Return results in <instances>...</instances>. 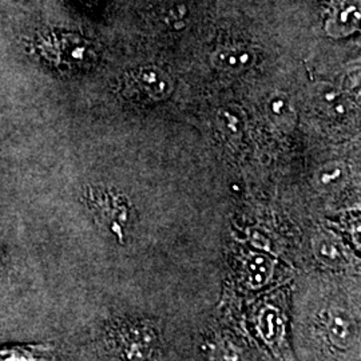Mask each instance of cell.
I'll return each mask as SVG.
<instances>
[{
    "label": "cell",
    "instance_id": "obj_1",
    "mask_svg": "<svg viewBox=\"0 0 361 361\" xmlns=\"http://www.w3.org/2000/svg\"><path fill=\"white\" fill-rule=\"evenodd\" d=\"M110 343L122 361H150L157 347V332L147 324H119Z\"/></svg>",
    "mask_w": 361,
    "mask_h": 361
},
{
    "label": "cell",
    "instance_id": "obj_2",
    "mask_svg": "<svg viewBox=\"0 0 361 361\" xmlns=\"http://www.w3.org/2000/svg\"><path fill=\"white\" fill-rule=\"evenodd\" d=\"M89 201L98 222L122 240L130 219L129 205L125 198L109 190H94L90 192Z\"/></svg>",
    "mask_w": 361,
    "mask_h": 361
},
{
    "label": "cell",
    "instance_id": "obj_3",
    "mask_svg": "<svg viewBox=\"0 0 361 361\" xmlns=\"http://www.w3.org/2000/svg\"><path fill=\"white\" fill-rule=\"evenodd\" d=\"M129 86L153 101L165 99L173 91L171 79L153 66H146L133 71L129 77Z\"/></svg>",
    "mask_w": 361,
    "mask_h": 361
},
{
    "label": "cell",
    "instance_id": "obj_4",
    "mask_svg": "<svg viewBox=\"0 0 361 361\" xmlns=\"http://www.w3.org/2000/svg\"><path fill=\"white\" fill-rule=\"evenodd\" d=\"M324 334L331 347L345 352L353 347L356 328L353 320L344 310H328L324 316Z\"/></svg>",
    "mask_w": 361,
    "mask_h": 361
},
{
    "label": "cell",
    "instance_id": "obj_5",
    "mask_svg": "<svg viewBox=\"0 0 361 361\" xmlns=\"http://www.w3.org/2000/svg\"><path fill=\"white\" fill-rule=\"evenodd\" d=\"M0 361H58V350L51 343L0 345Z\"/></svg>",
    "mask_w": 361,
    "mask_h": 361
},
{
    "label": "cell",
    "instance_id": "obj_6",
    "mask_svg": "<svg viewBox=\"0 0 361 361\" xmlns=\"http://www.w3.org/2000/svg\"><path fill=\"white\" fill-rule=\"evenodd\" d=\"M213 62L224 71H243L252 65V54L243 47H224L213 54Z\"/></svg>",
    "mask_w": 361,
    "mask_h": 361
},
{
    "label": "cell",
    "instance_id": "obj_7",
    "mask_svg": "<svg viewBox=\"0 0 361 361\" xmlns=\"http://www.w3.org/2000/svg\"><path fill=\"white\" fill-rule=\"evenodd\" d=\"M56 58L62 59L65 56V65H71V62L80 63L85 62V59H87L89 56V47L86 46V43H83V40L78 38L56 39Z\"/></svg>",
    "mask_w": 361,
    "mask_h": 361
},
{
    "label": "cell",
    "instance_id": "obj_8",
    "mask_svg": "<svg viewBox=\"0 0 361 361\" xmlns=\"http://www.w3.org/2000/svg\"><path fill=\"white\" fill-rule=\"evenodd\" d=\"M245 271L249 284L253 288H258L269 281L271 277V264L268 258L255 255L246 261Z\"/></svg>",
    "mask_w": 361,
    "mask_h": 361
},
{
    "label": "cell",
    "instance_id": "obj_9",
    "mask_svg": "<svg viewBox=\"0 0 361 361\" xmlns=\"http://www.w3.org/2000/svg\"><path fill=\"white\" fill-rule=\"evenodd\" d=\"M212 361H243L244 350L231 338H219L210 352Z\"/></svg>",
    "mask_w": 361,
    "mask_h": 361
},
{
    "label": "cell",
    "instance_id": "obj_10",
    "mask_svg": "<svg viewBox=\"0 0 361 361\" xmlns=\"http://www.w3.org/2000/svg\"><path fill=\"white\" fill-rule=\"evenodd\" d=\"M268 316L262 319L261 322V332L264 338L268 341V343H276L280 337V325H279V319L276 317V314L268 310Z\"/></svg>",
    "mask_w": 361,
    "mask_h": 361
},
{
    "label": "cell",
    "instance_id": "obj_11",
    "mask_svg": "<svg viewBox=\"0 0 361 361\" xmlns=\"http://www.w3.org/2000/svg\"><path fill=\"white\" fill-rule=\"evenodd\" d=\"M268 113L273 121H280V118H290V107L283 97H274L268 104Z\"/></svg>",
    "mask_w": 361,
    "mask_h": 361
},
{
    "label": "cell",
    "instance_id": "obj_12",
    "mask_svg": "<svg viewBox=\"0 0 361 361\" xmlns=\"http://www.w3.org/2000/svg\"><path fill=\"white\" fill-rule=\"evenodd\" d=\"M338 247H340V246L337 245L334 241H329V240H323V241L319 244L320 255H322L325 259L332 261V262H336V261L341 259V252H340Z\"/></svg>",
    "mask_w": 361,
    "mask_h": 361
},
{
    "label": "cell",
    "instance_id": "obj_13",
    "mask_svg": "<svg viewBox=\"0 0 361 361\" xmlns=\"http://www.w3.org/2000/svg\"><path fill=\"white\" fill-rule=\"evenodd\" d=\"M219 121L222 123V129L224 131H229V133H234L238 134L240 133V119L235 116L231 114L229 111H225L219 116Z\"/></svg>",
    "mask_w": 361,
    "mask_h": 361
},
{
    "label": "cell",
    "instance_id": "obj_14",
    "mask_svg": "<svg viewBox=\"0 0 361 361\" xmlns=\"http://www.w3.org/2000/svg\"><path fill=\"white\" fill-rule=\"evenodd\" d=\"M343 170L337 166H332L331 169H325L322 174V183L323 185H329L332 182H336L337 178L341 177Z\"/></svg>",
    "mask_w": 361,
    "mask_h": 361
}]
</instances>
